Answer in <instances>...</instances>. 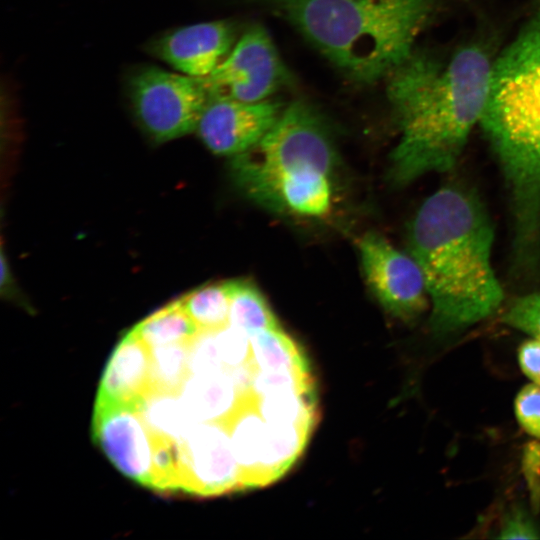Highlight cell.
Returning a JSON list of instances; mask_svg holds the SVG:
<instances>
[{
	"label": "cell",
	"instance_id": "cell-9",
	"mask_svg": "<svg viewBox=\"0 0 540 540\" xmlns=\"http://www.w3.org/2000/svg\"><path fill=\"white\" fill-rule=\"evenodd\" d=\"M173 448L179 491L212 496L243 490L230 434L222 423L196 422Z\"/></svg>",
	"mask_w": 540,
	"mask_h": 540
},
{
	"label": "cell",
	"instance_id": "cell-10",
	"mask_svg": "<svg viewBox=\"0 0 540 540\" xmlns=\"http://www.w3.org/2000/svg\"><path fill=\"white\" fill-rule=\"evenodd\" d=\"M92 437L122 474L152 487L154 440L133 405L96 399Z\"/></svg>",
	"mask_w": 540,
	"mask_h": 540
},
{
	"label": "cell",
	"instance_id": "cell-6",
	"mask_svg": "<svg viewBox=\"0 0 540 540\" xmlns=\"http://www.w3.org/2000/svg\"><path fill=\"white\" fill-rule=\"evenodd\" d=\"M127 92L138 124L156 143L195 132L209 100L204 78L156 66L135 69L128 77Z\"/></svg>",
	"mask_w": 540,
	"mask_h": 540
},
{
	"label": "cell",
	"instance_id": "cell-5",
	"mask_svg": "<svg viewBox=\"0 0 540 540\" xmlns=\"http://www.w3.org/2000/svg\"><path fill=\"white\" fill-rule=\"evenodd\" d=\"M335 149L320 115L303 100L283 109L252 148L231 157L236 185L256 204L280 213L284 196L297 184L331 175Z\"/></svg>",
	"mask_w": 540,
	"mask_h": 540
},
{
	"label": "cell",
	"instance_id": "cell-21",
	"mask_svg": "<svg viewBox=\"0 0 540 540\" xmlns=\"http://www.w3.org/2000/svg\"><path fill=\"white\" fill-rule=\"evenodd\" d=\"M514 411L522 429L540 439V384H527L518 392Z\"/></svg>",
	"mask_w": 540,
	"mask_h": 540
},
{
	"label": "cell",
	"instance_id": "cell-14",
	"mask_svg": "<svg viewBox=\"0 0 540 540\" xmlns=\"http://www.w3.org/2000/svg\"><path fill=\"white\" fill-rule=\"evenodd\" d=\"M133 406L156 442L177 443L198 422L172 392L149 390Z\"/></svg>",
	"mask_w": 540,
	"mask_h": 540
},
{
	"label": "cell",
	"instance_id": "cell-4",
	"mask_svg": "<svg viewBox=\"0 0 540 540\" xmlns=\"http://www.w3.org/2000/svg\"><path fill=\"white\" fill-rule=\"evenodd\" d=\"M351 80L385 79L414 50L439 0H263Z\"/></svg>",
	"mask_w": 540,
	"mask_h": 540
},
{
	"label": "cell",
	"instance_id": "cell-22",
	"mask_svg": "<svg viewBox=\"0 0 540 540\" xmlns=\"http://www.w3.org/2000/svg\"><path fill=\"white\" fill-rule=\"evenodd\" d=\"M522 471L527 484L533 512L540 510V443H527L522 453Z\"/></svg>",
	"mask_w": 540,
	"mask_h": 540
},
{
	"label": "cell",
	"instance_id": "cell-13",
	"mask_svg": "<svg viewBox=\"0 0 540 540\" xmlns=\"http://www.w3.org/2000/svg\"><path fill=\"white\" fill-rule=\"evenodd\" d=\"M150 349L128 331L107 362L97 400L133 405L149 388Z\"/></svg>",
	"mask_w": 540,
	"mask_h": 540
},
{
	"label": "cell",
	"instance_id": "cell-12",
	"mask_svg": "<svg viewBox=\"0 0 540 540\" xmlns=\"http://www.w3.org/2000/svg\"><path fill=\"white\" fill-rule=\"evenodd\" d=\"M235 43L231 22L211 21L169 31L151 41L148 51L185 75L203 78L223 62Z\"/></svg>",
	"mask_w": 540,
	"mask_h": 540
},
{
	"label": "cell",
	"instance_id": "cell-19",
	"mask_svg": "<svg viewBox=\"0 0 540 540\" xmlns=\"http://www.w3.org/2000/svg\"><path fill=\"white\" fill-rule=\"evenodd\" d=\"M189 344L190 341L149 348L150 382L147 391L178 393L189 373Z\"/></svg>",
	"mask_w": 540,
	"mask_h": 540
},
{
	"label": "cell",
	"instance_id": "cell-11",
	"mask_svg": "<svg viewBox=\"0 0 540 540\" xmlns=\"http://www.w3.org/2000/svg\"><path fill=\"white\" fill-rule=\"evenodd\" d=\"M282 104L271 98L244 102L209 96L196 131L214 154L236 156L256 145L280 117Z\"/></svg>",
	"mask_w": 540,
	"mask_h": 540
},
{
	"label": "cell",
	"instance_id": "cell-3",
	"mask_svg": "<svg viewBox=\"0 0 540 540\" xmlns=\"http://www.w3.org/2000/svg\"><path fill=\"white\" fill-rule=\"evenodd\" d=\"M480 125L509 190L514 271L540 267V8L493 60Z\"/></svg>",
	"mask_w": 540,
	"mask_h": 540
},
{
	"label": "cell",
	"instance_id": "cell-20",
	"mask_svg": "<svg viewBox=\"0 0 540 540\" xmlns=\"http://www.w3.org/2000/svg\"><path fill=\"white\" fill-rule=\"evenodd\" d=\"M502 321L535 338H540V292L529 293L513 300Z\"/></svg>",
	"mask_w": 540,
	"mask_h": 540
},
{
	"label": "cell",
	"instance_id": "cell-16",
	"mask_svg": "<svg viewBox=\"0 0 540 540\" xmlns=\"http://www.w3.org/2000/svg\"><path fill=\"white\" fill-rule=\"evenodd\" d=\"M231 298L229 324L248 335L280 324L261 291L246 280L230 281Z\"/></svg>",
	"mask_w": 540,
	"mask_h": 540
},
{
	"label": "cell",
	"instance_id": "cell-24",
	"mask_svg": "<svg viewBox=\"0 0 540 540\" xmlns=\"http://www.w3.org/2000/svg\"><path fill=\"white\" fill-rule=\"evenodd\" d=\"M522 372L534 383L540 384V338L527 340L518 350Z\"/></svg>",
	"mask_w": 540,
	"mask_h": 540
},
{
	"label": "cell",
	"instance_id": "cell-1",
	"mask_svg": "<svg viewBox=\"0 0 540 540\" xmlns=\"http://www.w3.org/2000/svg\"><path fill=\"white\" fill-rule=\"evenodd\" d=\"M492 63L480 44L462 46L446 59L414 48L389 73L386 96L400 132L388 172L393 184L455 166L482 118Z\"/></svg>",
	"mask_w": 540,
	"mask_h": 540
},
{
	"label": "cell",
	"instance_id": "cell-23",
	"mask_svg": "<svg viewBox=\"0 0 540 540\" xmlns=\"http://www.w3.org/2000/svg\"><path fill=\"white\" fill-rule=\"evenodd\" d=\"M497 537L502 539H539L540 530L525 510L515 508L504 518Z\"/></svg>",
	"mask_w": 540,
	"mask_h": 540
},
{
	"label": "cell",
	"instance_id": "cell-2",
	"mask_svg": "<svg viewBox=\"0 0 540 540\" xmlns=\"http://www.w3.org/2000/svg\"><path fill=\"white\" fill-rule=\"evenodd\" d=\"M494 228L470 188L452 184L429 196L408 231V253L420 266L438 335L493 315L504 294L491 264Z\"/></svg>",
	"mask_w": 540,
	"mask_h": 540
},
{
	"label": "cell",
	"instance_id": "cell-7",
	"mask_svg": "<svg viewBox=\"0 0 540 540\" xmlns=\"http://www.w3.org/2000/svg\"><path fill=\"white\" fill-rule=\"evenodd\" d=\"M288 76L266 29L256 24L245 30L223 62L203 78L209 96L258 102L287 84Z\"/></svg>",
	"mask_w": 540,
	"mask_h": 540
},
{
	"label": "cell",
	"instance_id": "cell-8",
	"mask_svg": "<svg viewBox=\"0 0 540 540\" xmlns=\"http://www.w3.org/2000/svg\"><path fill=\"white\" fill-rule=\"evenodd\" d=\"M358 251L366 283L387 312L410 321L427 309L430 299L425 279L409 253L373 231L360 237Z\"/></svg>",
	"mask_w": 540,
	"mask_h": 540
},
{
	"label": "cell",
	"instance_id": "cell-18",
	"mask_svg": "<svg viewBox=\"0 0 540 540\" xmlns=\"http://www.w3.org/2000/svg\"><path fill=\"white\" fill-rule=\"evenodd\" d=\"M230 298V281H227L199 287L180 301L198 329L213 330L229 325Z\"/></svg>",
	"mask_w": 540,
	"mask_h": 540
},
{
	"label": "cell",
	"instance_id": "cell-17",
	"mask_svg": "<svg viewBox=\"0 0 540 540\" xmlns=\"http://www.w3.org/2000/svg\"><path fill=\"white\" fill-rule=\"evenodd\" d=\"M252 356L258 367L267 371H289L309 367L302 350L282 328L251 334Z\"/></svg>",
	"mask_w": 540,
	"mask_h": 540
},
{
	"label": "cell",
	"instance_id": "cell-15",
	"mask_svg": "<svg viewBox=\"0 0 540 540\" xmlns=\"http://www.w3.org/2000/svg\"><path fill=\"white\" fill-rule=\"evenodd\" d=\"M148 347L189 342L198 327L185 311L180 299L148 316L132 329Z\"/></svg>",
	"mask_w": 540,
	"mask_h": 540
}]
</instances>
